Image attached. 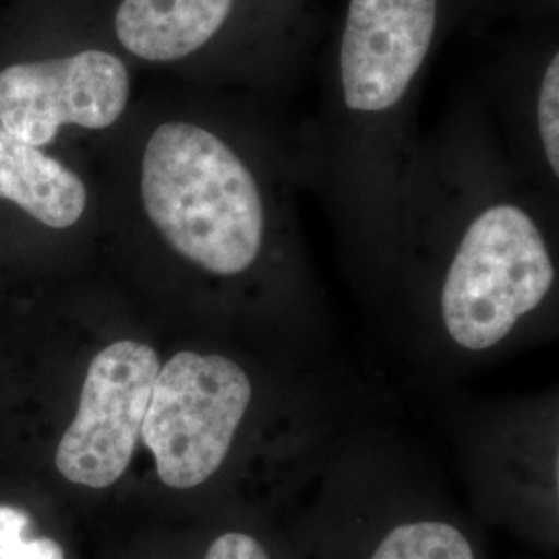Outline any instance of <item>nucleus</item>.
<instances>
[{
  "instance_id": "1",
  "label": "nucleus",
  "mask_w": 559,
  "mask_h": 559,
  "mask_svg": "<svg viewBox=\"0 0 559 559\" xmlns=\"http://www.w3.org/2000/svg\"><path fill=\"white\" fill-rule=\"evenodd\" d=\"M427 320L443 365L559 328V240L531 203L501 187L440 200Z\"/></svg>"
},
{
  "instance_id": "2",
  "label": "nucleus",
  "mask_w": 559,
  "mask_h": 559,
  "mask_svg": "<svg viewBox=\"0 0 559 559\" xmlns=\"http://www.w3.org/2000/svg\"><path fill=\"white\" fill-rule=\"evenodd\" d=\"M141 198L185 260L218 276H237L258 260L265 222L258 182L212 131L160 124L145 145Z\"/></svg>"
},
{
  "instance_id": "3",
  "label": "nucleus",
  "mask_w": 559,
  "mask_h": 559,
  "mask_svg": "<svg viewBox=\"0 0 559 559\" xmlns=\"http://www.w3.org/2000/svg\"><path fill=\"white\" fill-rule=\"evenodd\" d=\"M459 454L480 516L559 547V388L480 411L462 429Z\"/></svg>"
},
{
  "instance_id": "4",
  "label": "nucleus",
  "mask_w": 559,
  "mask_h": 559,
  "mask_svg": "<svg viewBox=\"0 0 559 559\" xmlns=\"http://www.w3.org/2000/svg\"><path fill=\"white\" fill-rule=\"evenodd\" d=\"M251 396L249 376L228 357L180 350L162 365L141 440L166 487L193 489L214 477Z\"/></svg>"
},
{
  "instance_id": "5",
  "label": "nucleus",
  "mask_w": 559,
  "mask_h": 559,
  "mask_svg": "<svg viewBox=\"0 0 559 559\" xmlns=\"http://www.w3.org/2000/svg\"><path fill=\"white\" fill-rule=\"evenodd\" d=\"M162 362L141 342L120 340L87 367L78 413L57 448V468L69 483L90 489L115 485L129 468L141 440Z\"/></svg>"
},
{
  "instance_id": "6",
  "label": "nucleus",
  "mask_w": 559,
  "mask_h": 559,
  "mask_svg": "<svg viewBox=\"0 0 559 559\" xmlns=\"http://www.w3.org/2000/svg\"><path fill=\"white\" fill-rule=\"evenodd\" d=\"M127 102V67L106 50L0 71V124L36 147L48 145L64 124L94 131L115 124Z\"/></svg>"
},
{
  "instance_id": "7",
  "label": "nucleus",
  "mask_w": 559,
  "mask_h": 559,
  "mask_svg": "<svg viewBox=\"0 0 559 559\" xmlns=\"http://www.w3.org/2000/svg\"><path fill=\"white\" fill-rule=\"evenodd\" d=\"M441 0H350L340 41V83L353 112L404 100L438 34Z\"/></svg>"
},
{
  "instance_id": "8",
  "label": "nucleus",
  "mask_w": 559,
  "mask_h": 559,
  "mask_svg": "<svg viewBox=\"0 0 559 559\" xmlns=\"http://www.w3.org/2000/svg\"><path fill=\"white\" fill-rule=\"evenodd\" d=\"M235 0H122L115 29L135 57L170 62L212 40L228 20Z\"/></svg>"
},
{
  "instance_id": "9",
  "label": "nucleus",
  "mask_w": 559,
  "mask_h": 559,
  "mask_svg": "<svg viewBox=\"0 0 559 559\" xmlns=\"http://www.w3.org/2000/svg\"><path fill=\"white\" fill-rule=\"evenodd\" d=\"M0 200L13 201L34 221L62 230L80 222L87 189L62 162L0 124Z\"/></svg>"
},
{
  "instance_id": "10",
  "label": "nucleus",
  "mask_w": 559,
  "mask_h": 559,
  "mask_svg": "<svg viewBox=\"0 0 559 559\" xmlns=\"http://www.w3.org/2000/svg\"><path fill=\"white\" fill-rule=\"evenodd\" d=\"M362 559H483L477 524L443 489L388 522Z\"/></svg>"
},
{
  "instance_id": "11",
  "label": "nucleus",
  "mask_w": 559,
  "mask_h": 559,
  "mask_svg": "<svg viewBox=\"0 0 559 559\" xmlns=\"http://www.w3.org/2000/svg\"><path fill=\"white\" fill-rule=\"evenodd\" d=\"M535 140L543 173L559 191V48L547 60L537 83Z\"/></svg>"
},
{
  "instance_id": "12",
  "label": "nucleus",
  "mask_w": 559,
  "mask_h": 559,
  "mask_svg": "<svg viewBox=\"0 0 559 559\" xmlns=\"http://www.w3.org/2000/svg\"><path fill=\"white\" fill-rule=\"evenodd\" d=\"M29 516L13 506H0V559H64L59 540L25 537Z\"/></svg>"
},
{
  "instance_id": "13",
  "label": "nucleus",
  "mask_w": 559,
  "mask_h": 559,
  "mask_svg": "<svg viewBox=\"0 0 559 559\" xmlns=\"http://www.w3.org/2000/svg\"><path fill=\"white\" fill-rule=\"evenodd\" d=\"M203 559H272L260 540L247 533H224L207 547Z\"/></svg>"
}]
</instances>
